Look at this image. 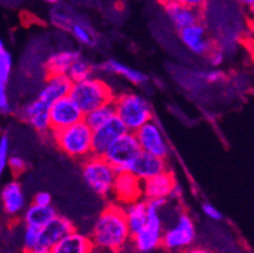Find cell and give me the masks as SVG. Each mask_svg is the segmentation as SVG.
Masks as SVG:
<instances>
[{
  "label": "cell",
  "mask_w": 254,
  "mask_h": 253,
  "mask_svg": "<svg viewBox=\"0 0 254 253\" xmlns=\"http://www.w3.org/2000/svg\"><path fill=\"white\" fill-rule=\"evenodd\" d=\"M94 248L119 253L130 245L131 233L129 231L123 205L115 203L106 206L98 215L90 231Z\"/></svg>",
  "instance_id": "1"
},
{
  "label": "cell",
  "mask_w": 254,
  "mask_h": 253,
  "mask_svg": "<svg viewBox=\"0 0 254 253\" xmlns=\"http://www.w3.org/2000/svg\"><path fill=\"white\" fill-rule=\"evenodd\" d=\"M115 114L128 132H133L153 119V108L144 95L131 90H124L115 95L113 100Z\"/></svg>",
  "instance_id": "2"
},
{
  "label": "cell",
  "mask_w": 254,
  "mask_h": 253,
  "mask_svg": "<svg viewBox=\"0 0 254 253\" xmlns=\"http://www.w3.org/2000/svg\"><path fill=\"white\" fill-rule=\"evenodd\" d=\"M170 200L158 199V200L147 201L148 214L147 222L142 229L131 236L130 245L138 253H154L162 248V237L165 223H163L162 209Z\"/></svg>",
  "instance_id": "3"
},
{
  "label": "cell",
  "mask_w": 254,
  "mask_h": 253,
  "mask_svg": "<svg viewBox=\"0 0 254 253\" xmlns=\"http://www.w3.org/2000/svg\"><path fill=\"white\" fill-rule=\"evenodd\" d=\"M165 223L162 248L168 253H184L196 241V226L191 215L182 209H175V214Z\"/></svg>",
  "instance_id": "4"
},
{
  "label": "cell",
  "mask_w": 254,
  "mask_h": 253,
  "mask_svg": "<svg viewBox=\"0 0 254 253\" xmlns=\"http://www.w3.org/2000/svg\"><path fill=\"white\" fill-rule=\"evenodd\" d=\"M68 95L76 101L85 114L104 104L113 103L117 92L105 79L94 75L85 80L72 83Z\"/></svg>",
  "instance_id": "5"
},
{
  "label": "cell",
  "mask_w": 254,
  "mask_h": 253,
  "mask_svg": "<svg viewBox=\"0 0 254 253\" xmlns=\"http://www.w3.org/2000/svg\"><path fill=\"white\" fill-rule=\"evenodd\" d=\"M51 134L56 147L70 159L82 161L92 155V129L84 120Z\"/></svg>",
  "instance_id": "6"
},
{
  "label": "cell",
  "mask_w": 254,
  "mask_h": 253,
  "mask_svg": "<svg viewBox=\"0 0 254 253\" xmlns=\"http://www.w3.org/2000/svg\"><path fill=\"white\" fill-rule=\"evenodd\" d=\"M118 171L106 161L104 156L90 155L81 161V176L85 184L94 194L103 199L113 195Z\"/></svg>",
  "instance_id": "7"
},
{
  "label": "cell",
  "mask_w": 254,
  "mask_h": 253,
  "mask_svg": "<svg viewBox=\"0 0 254 253\" xmlns=\"http://www.w3.org/2000/svg\"><path fill=\"white\" fill-rule=\"evenodd\" d=\"M140 153V147L133 132H126L110 145L103 156L118 172L129 171L131 164Z\"/></svg>",
  "instance_id": "8"
},
{
  "label": "cell",
  "mask_w": 254,
  "mask_h": 253,
  "mask_svg": "<svg viewBox=\"0 0 254 253\" xmlns=\"http://www.w3.org/2000/svg\"><path fill=\"white\" fill-rule=\"evenodd\" d=\"M140 151L151 153L157 157L167 160L171 153L170 145L166 139L162 128L154 119L149 120L134 132Z\"/></svg>",
  "instance_id": "9"
},
{
  "label": "cell",
  "mask_w": 254,
  "mask_h": 253,
  "mask_svg": "<svg viewBox=\"0 0 254 253\" xmlns=\"http://www.w3.org/2000/svg\"><path fill=\"white\" fill-rule=\"evenodd\" d=\"M179 37L182 45L197 57H206L216 47L204 20L193 23L179 31Z\"/></svg>",
  "instance_id": "10"
},
{
  "label": "cell",
  "mask_w": 254,
  "mask_h": 253,
  "mask_svg": "<svg viewBox=\"0 0 254 253\" xmlns=\"http://www.w3.org/2000/svg\"><path fill=\"white\" fill-rule=\"evenodd\" d=\"M84 111L70 95L61 97L50 105L51 132L67 128L80 120H84Z\"/></svg>",
  "instance_id": "11"
},
{
  "label": "cell",
  "mask_w": 254,
  "mask_h": 253,
  "mask_svg": "<svg viewBox=\"0 0 254 253\" xmlns=\"http://www.w3.org/2000/svg\"><path fill=\"white\" fill-rule=\"evenodd\" d=\"M20 120L41 134L51 133L50 105L34 97L14 111Z\"/></svg>",
  "instance_id": "12"
},
{
  "label": "cell",
  "mask_w": 254,
  "mask_h": 253,
  "mask_svg": "<svg viewBox=\"0 0 254 253\" xmlns=\"http://www.w3.org/2000/svg\"><path fill=\"white\" fill-rule=\"evenodd\" d=\"M27 206H28L27 195L19 181H6L0 187V208L6 217L13 219L22 217Z\"/></svg>",
  "instance_id": "13"
},
{
  "label": "cell",
  "mask_w": 254,
  "mask_h": 253,
  "mask_svg": "<svg viewBox=\"0 0 254 253\" xmlns=\"http://www.w3.org/2000/svg\"><path fill=\"white\" fill-rule=\"evenodd\" d=\"M126 132H128L126 125L117 115L99 128L92 129V155L103 156L110 145Z\"/></svg>",
  "instance_id": "14"
},
{
  "label": "cell",
  "mask_w": 254,
  "mask_h": 253,
  "mask_svg": "<svg viewBox=\"0 0 254 253\" xmlns=\"http://www.w3.org/2000/svg\"><path fill=\"white\" fill-rule=\"evenodd\" d=\"M113 196L120 205L142 198V181L130 171H120L115 177Z\"/></svg>",
  "instance_id": "15"
},
{
  "label": "cell",
  "mask_w": 254,
  "mask_h": 253,
  "mask_svg": "<svg viewBox=\"0 0 254 253\" xmlns=\"http://www.w3.org/2000/svg\"><path fill=\"white\" fill-rule=\"evenodd\" d=\"M176 182V176L170 170H166L148 180L142 181V199L147 201L158 200V199L170 200L171 192Z\"/></svg>",
  "instance_id": "16"
},
{
  "label": "cell",
  "mask_w": 254,
  "mask_h": 253,
  "mask_svg": "<svg viewBox=\"0 0 254 253\" xmlns=\"http://www.w3.org/2000/svg\"><path fill=\"white\" fill-rule=\"evenodd\" d=\"M98 71L101 74H105V75L117 76V78L134 85V86H142V85L148 83L149 79L148 75L140 70L134 69V67L129 66V65L115 59H108L101 62L100 65H98Z\"/></svg>",
  "instance_id": "17"
},
{
  "label": "cell",
  "mask_w": 254,
  "mask_h": 253,
  "mask_svg": "<svg viewBox=\"0 0 254 253\" xmlns=\"http://www.w3.org/2000/svg\"><path fill=\"white\" fill-rule=\"evenodd\" d=\"M72 81L67 78V75H55L50 74L46 76L42 86L39 87L37 96L47 105H51L56 100L70 94Z\"/></svg>",
  "instance_id": "18"
},
{
  "label": "cell",
  "mask_w": 254,
  "mask_h": 253,
  "mask_svg": "<svg viewBox=\"0 0 254 253\" xmlns=\"http://www.w3.org/2000/svg\"><path fill=\"white\" fill-rule=\"evenodd\" d=\"M75 229V224L70 218L57 214L48 224L41 228L39 248L51 250L61 238Z\"/></svg>",
  "instance_id": "19"
},
{
  "label": "cell",
  "mask_w": 254,
  "mask_h": 253,
  "mask_svg": "<svg viewBox=\"0 0 254 253\" xmlns=\"http://www.w3.org/2000/svg\"><path fill=\"white\" fill-rule=\"evenodd\" d=\"M166 170H168L167 160L157 157L151 153L143 152V151H140L129 169V171L134 173L140 181L148 180Z\"/></svg>",
  "instance_id": "20"
},
{
  "label": "cell",
  "mask_w": 254,
  "mask_h": 253,
  "mask_svg": "<svg viewBox=\"0 0 254 253\" xmlns=\"http://www.w3.org/2000/svg\"><path fill=\"white\" fill-rule=\"evenodd\" d=\"M165 10L168 20L173 25V28L177 29V32L189 27V25L193 24V23L202 20L201 10H197V9L185 5V4L180 3L179 0L172 1L170 4H166Z\"/></svg>",
  "instance_id": "21"
},
{
  "label": "cell",
  "mask_w": 254,
  "mask_h": 253,
  "mask_svg": "<svg viewBox=\"0 0 254 253\" xmlns=\"http://www.w3.org/2000/svg\"><path fill=\"white\" fill-rule=\"evenodd\" d=\"M51 253H91L94 245L89 234L73 229L51 248Z\"/></svg>",
  "instance_id": "22"
},
{
  "label": "cell",
  "mask_w": 254,
  "mask_h": 253,
  "mask_svg": "<svg viewBox=\"0 0 254 253\" xmlns=\"http://www.w3.org/2000/svg\"><path fill=\"white\" fill-rule=\"evenodd\" d=\"M81 56V52L73 48H64V50L55 51L48 56L46 61V71L47 75H66L71 65L76 59Z\"/></svg>",
  "instance_id": "23"
},
{
  "label": "cell",
  "mask_w": 254,
  "mask_h": 253,
  "mask_svg": "<svg viewBox=\"0 0 254 253\" xmlns=\"http://www.w3.org/2000/svg\"><path fill=\"white\" fill-rule=\"evenodd\" d=\"M59 214L56 208L53 205L41 206L31 203L22 214V222L24 226L34 227V228H43L46 224L51 222L53 218Z\"/></svg>",
  "instance_id": "24"
},
{
  "label": "cell",
  "mask_w": 254,
  "mask_h": 253,
  "mask_svg": "<svg viewBox=\"0 0 254 253\" xmlns=\"http://www.w3.org/2000/svg\"><path fill=\"white\" fill-rule=\"evenodd\" d=\"M124 214H126L127 223H128L129 231L131 236L137 233L139 229L147 222V214H148V204L144 199H138V200L131 201V203L123 205Z\"/></svg>",
  "instance_id": "25"
},
{
  "label": "cell",
  "mask_w": 254,
  "mask_h": 253,
  "mask_svg": "<svg viewBox=\"0 0 254 253\" xmlns=\"http://www.w3.org/2000/svg\"><path fill=\"white\" fill-rule=\"evenodd\" d=\"M68 33L72 36V38L75 39L77 43H80L81 46L85 47H94L96 45V34L94 32L90 24H87L86 22L80 19H73L71 22V24L68 25V28L66 29Z\"/></svg>",
  "instance_id": "26"
},
{
  "label": "cell",
  "mask_w": 254,
  "mask_h": 253,
  "mask_svg": "<svg viewBox=\"0 0 254 253\" xmlns=\"http://www.w3.org/2000/svg\"><path fill=\"white\" fill-rule=\"evenodd\" d=\"M96 71H98V66L81 55L73 61L66 75L72 83H76V81L85 80V79L96 75Z\"/></svg>",
  "instance_id": "27"
},
{
  "label": "cell",
  "mask_w": 254,
  "mask_h": 253,
  "mask_svg": "<svg viewBox=\"0 0 254 253\" xmlns=\"http://www.w3.org/2000/svg\"><path fill=\"white\" fill-rule=\"evenodd\" d=\"M115 115L117 114H115L114 104L108 103L85 113L84 122L86 123L91 129H96L99 128L100 125L105 124L106 122H109V120L112 119V118H114Z\"/></svg>",
  "instance_id": "28"
},
{
  "label": "cell",
  "mask_w": 254,
  "mask_h": 253,
  "mask_svg": "<svg viewBox=\"0 0 254 253\" xmlns=\"http://www.w3.org/2000/svg\"><path fill=\"white\" fill-rule=\"evenodd\" d=\"M13 74V57L0 38V83L8 84Z\"/></svg>",
  "instance_id": "29"
},
{
  "label": "cell",
  "mask_w": 254,
  "mask_h": 253,
  "mask_svg": "<svg viewBox=\"0 0 254 253\" xmlns=\"http://www.w3.org/2000/svg\"><path fill=\"white\" fill-rule=\"evenodd\" d=\"M39 238H41V229L34 228V227L24 226L22 236L24 251H31L39 248Z\"/></svg>",
  "instance_id": "30"
},
{
  "label": "cell",
  "mask_w": 254,
  "mask_h": 253,
  "mask_svg": "<svg viewBox=\"0 0 254 253\" xmlns=\"http://www.w3.org/2000/svg\"><path fill=\"white\" fill-rule=\"evenodd\" d=\"M10 157V138L8 134L0 137V177L8 170V161Z\"/></svg>",
  "instance_id": "31"
},
{
  "label": "cell",
  "mask_w": 254,
  "mask_h": 253,
  "mask_svg": "<svg viewBox=\"0 0 254 253\" xmlns=\"http://www.w3.org/2000/svg\"><path fill=\"white\" fill-rule=\"evenodd\" d=\"M15 111L10 95H9L8 84L0 83V115L13 114Z\"/></svg>",
  "instance_id": "32"
},
{
  "label": "cell",
  "mask_w": 254,
  "mask_h": 253,
  "mask_svg": "<svg viewBox=\"0 0 254 253\" xmlns=\"http://www.w3.org/2000/svg\"><path fill=\"white\" fill-rule=\"evenodd\" d=\"M8 170L14 176L20 175L27 170V161L20 155H11L8 161Z\"/></svg>",
  "instance_id": "33"
},
{
  "label": "cell",
  "mask_w": 254,
  "mask_h": 253,
  "mask_svg": "<svg viewBox=\"0 0 254 253\" xmlns=\"http://www.w3.org/2000/svg\"><path fill=\"white\" fill-rule=\"evenodd\" d=\"M201 210H202V213H204L205 217L209 218V219H211V220H214V222H219V220L223 219V214H221L220 210H219L215 205H212L211 203H207V201L202 203Z\"/></svg>",
  "instance_id": "34"
},
{
  "label": "cell",
  "mask_w": 254,
  "mask_h": 253,
  "mask_svg": "<svg viewBox=\"0 0 254 253\" xmlns=\"http://www.w3.org/2000/svg\"><path fill=\"white\" fill-rule=\"evenodd\" d=\"M200 78H201L205 83L216 84V83H219L220 80H223L224 74L221 73L220 70L211 69V70H209V71H202V73L200 74Z\"/></svg>",
  "instance_id": "35"
},
{
  "label": "cell",
  "mask_w": 254,
  "mask_h": 253,
  "mask_svg": "<svg viewBox=\"0 0 254 253\" xmlns=\"http://www.w3.org/2000/svg\"><path fill=\"white\" fill-rule=\"evenodd\" d=\"M244 42H246V46L248 47V51L254 59V19L249 20L246 36H244Z\"/></svg>",
  "instance_id": "36"
},
{
  "label": "cell",
  "mask_w": 254,
  "mask_h": 253,
  "mask_svg": "<svg viewBox=\"0 0 254 253\" xmlns=\"http://www.w3.org/2000/svg\"><path fill=\"white\" fill-rule=\"evenodd\" d=\"M32 203L41 206L52 205V195L48 191H38L33 195Z\"/></svg>",
  "instance_id": "37"
},
{
  "label": "cell",
  "mask_w": 254,
  "mask_h": 253,
  "mask_svg": "<svg viewBox=\"0 0 254 253\" xmlns=\"http://www.w3.org/2000/svg\"><path fill=\"white\" fill-rule=\"evenodd\" d=\"M206 59H207V61H209L210 66L218 67L224 62V52L221 50H219V48L215 47L214 50L211 51V52L209 53V55L206 56Z\"/></svg>",
  "instance_id": "38"
},
{
  "label": "cell",
  "mask_w": 254,
  "mask_h": 253,
  "mask_svg": "<svg viewBox=\"0 0 254 253\" xmlns=\"http://www.w3.org/2000/svg\"><path fill=\"white\" fill-rule=\"evenodd\" d=\"M180 3L185 4V5L190 6V8L197 9V10H204L206 5L209 4L210 0H179Z\"/></svg>",
  "instance_id": "39"
},
{
  "label": "cell",
  "mask_w": 254,
  "mask_h": 253,
  "mask_svg": "<svg viewBox=\"0 0 254 253\" xmlns=\"http://www.w3.org/2000/svg\"><path fill=\"white\" fill-rule=\"evenodd\" d=\"M184 253H215L212 252L211 250L209 248H205V247H200V246H191L189 250L185 251Z\"/></svg>",
  "instance_id": "40"
},
{
  "label": "cell",
  "mask_w": 254,
  "mask_h": 253,
  "mask_svg": "<svg viewBox=\"0 0 254 253\" xmlns=\"http://www.w3.org/2000/svg\"><path fill=\"white\" fill-rule=\"evenodd\" d=\"M24 253H51V251L46 250V248H36V250L24 251Z\"/></svg>",
  "instance_id": "41"
},
{
  "label": "cell",
  "mask_w": 254,
  "mask_h": 253,
  "mask_svg": "<svg viewBox=\"0 0 254 253\" xmlns=\"http://www.w3.org/2000/svg\"><path fill=\"white\" fill-rule=\"evenodd\" d=\"M242 5H246V6H251L252 4H254V0H238Z\"/></svg>",
  "instance_id": "42"
},
{
  "label": "cell",
  "mask_w": 254,
  "mask_h": 253,
  "mask_svg": "<svg viewBox=\"0 0 254 253\" xmlns=\"http://www.w3.org/2000/svg\"><path fill=\"white\" fill-rule=\"evenodd\" d=\"M248 10H249V17H251V19H254V4H252L251 6H248Z\"/></svg>",
  "instance_id": "43"
},
{
  "label": "cell",
  "mask_w": 254,
  "mask_h": 253,
  "mask_svg": "<svg viewBox=\"0 0 254 253\" xmlns=\"http://www.w3.org/2000/svg\"><path fill=\"white\" fill-rule=\"evenodd\" d=\"M45 3L50 4V5H57L60 3V0H43Z\"/></svg>",
  "instance_id": "44"
},
{
  "label": "cell",
  "mask_w": 254,
  "mask_h": 253,
  "mask_svg": "<svg viewBox=\"0 0 254 253\" xmlns=\"http://www.w3.org/2000/svg\"><path fill=\"white\" fill-rule=\"evenodd\" d=\"M158 1L162 4V5H166V4H170L172 3V1H176V0H158Z\"/></svg>",
  "instance_id": "45"
},
{
  "label": "cell",
  "mask_w": 254,
  "mask_h": 253,
  "mask_svg": "<svg viewBox=\"0 0 254 253\" xmlns=\"http://www.w3.org/2000/svg\"><path fill=\"white\" fill-rule=\"evenodd\" d=\"M3 136V127H1V124H0V137Z\"/></svg>",
  "instance_id": "46"
}]
</instances>
